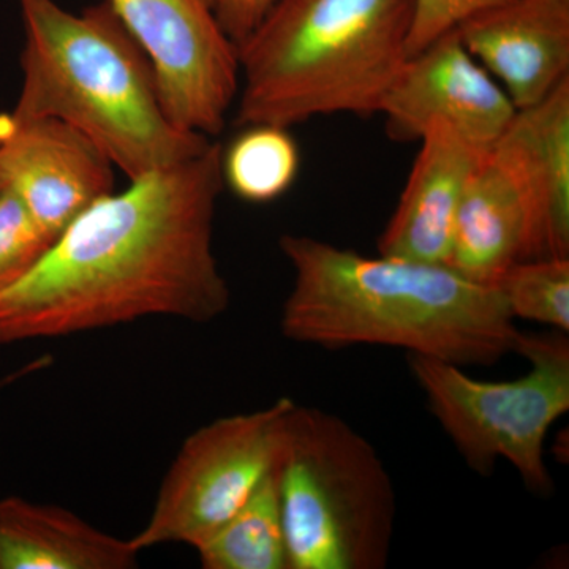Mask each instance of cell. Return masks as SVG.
<instances>
[{
	"label": "cell",
	"mask_w": 569,
	"mask_h": 569,
	"mask_svg": "<svg viewBox=\"0 0 569 569\" xmlns=\"http://www.w3.org/2000/svg\"><path fill=\"white\" fill-rule=\"evenodd\" d=\"M516 112L456 31L407 59L378 110L391 140L419 141L429 123L441 121L482 151L503 137Z\"/></svg>",
	"instance_id": "9"
},
{
	"label": "cell",
	"mask_w": 569,
	"mask_h": 569,
	"mask_svg": "<svg viewBox=\"0 0 569 569\" xmlns=\"http://www.w3.org/2000/svg\"><path fill=\"white\" fill-rule=\"evenodd\" d=\"M415 0H274L238 44L234 123L378 114L408 59Z\"/></svg>",
	"instance_id": "4"
},
{
	"label": "cell",
	"mask_w": 569,
	"mask_h": 569,
	"mask_svg": "<svg viewBox=\"0 0 569 569\" xmlns=\"http://www.w3.org/2000/svg\"><path fill=\"white\" fill-rule=\"evenodd\" d=\"M54 241L20 198L3 187L0 192V293L24 279Z\"/></svg>",
	"instance_id": "19"
},
{
	"label": "cell",
	"mask_w": 569,
	"mask_h": 569,
	"mask_svg": "<svg viewBox=\"0 0 569 569\" xmlns=\"http://www.w3.org/2000/svg\"><path fill=\"white\" fill-rule=\"evenodd\" d=\"M505 133L537 197L542 258H569V78L541 102L516 112Z\"/></svg>",
	"instance_id": "15"
},
{
	"label": "cell",
	"mask_w": 569,
	"mask_h": 569,
	"mask_svg": "<svg viewBox=\"0 0 569 569\" xmlns=\"http://www.w3.org/2000/svg\"><path fill=\"white\" fill-rule=\"evenodd\" d=\"M530 258H542L538 201L522 157L505 133L467 183L447 266L493 287L512 264Z\"/></svg>",
	"instance_id": "11"
},
{
	"label": "cell",
	"mask_w": 569,
	"mask_h": 569,
	"mask_svg": "<svg viewBox=\"0 0 569 569\" xmlns=\"http://www.w3.org/2000/svg\"><path fill=\"white\" fill-rule=\"evenodd\" d=\"M274 462L290 569L388 567L396 490L365 436L291 400L277 421Z\"/></svg>",
	"instance_id": "5"
},
{
	"label": "cell",
	"mask_w": 569,
	"mask_h": 569,
	"mask_svg": "<svg viewBox=\"0 0 569 569\" xmlns=\"http://www.w3.org/2000/svg\"><path fill=\"white\" fill-rule=\"evenodd\" d=\"M291 399L230 415L194 430L156 497L144 529L130 538L138 552L153 546L198 549L233 518L274 460L276 426Z\"/></svg>",
	"instance_id": "7"
},
{
	"label": "cell",
	"mask_w": 569,
	"mask_h": 569,
	"mask_svg": "<svg viewBox=\"0 0 569 569\" xmlns=\"http://www.w3.org/2000/svg\"><path fill=\"white\" fill-rule=\"evenodd\" d=\"M493 288L512 320L533 321L569 335V258L518 261Z\"/></svg>",
	"instance_id": "18"
},
{
	"label": "cell",
	"mask_w": 569,
	"mask_h": 569,
	"mask_svg": "<svg viewBox=\"0 0 569 569\" xmlns=\"http://www.w3.org/2000/svg\"><path fill=\"white\" fill-rule=\"evenodd\" d=\"M518 355L530 370L508 381L478 380L463 367L427 356L408 355V366L430 413L471 470L490 477L503 459L527 489L549 496L545 445L550 427L569 411L568 335L522 332Z\"/></svg>",
	"instance_id": "6"
},
{
	"label": "cell",
	"mask_w": 569,
	"mask_h": 569,
	"mask_svg": "<svg viewBox=\"0 0 569 569\" xmlns=\"http://www.w3.org/2000/svg\"><path fill=\"white\" fill-rule=\"evenodd\" d=\"M279 247L293 271L284 339L323 350L399 348L459 367L518 353L522 331L496 288L447 264L366 257L302 234H283Z\"/></svg>",
	"instance_id": "2"
},
{
	"label": "cell",
	"mask_w": 569,
	"mask_h": 569,
	"mask_svg": "<svg viewBox=\"0 0 569 569\" xmlns=\"http://www.w3.org/2000/svg\"><path fill=\"white\" fill-rule=\"evenodd\" d=\"M140 553L70 509L0 498V569H132Z\"/></svg>",
	"instance_id": "14"
},
{
	"label": "cell",
	"mask_w": 569,
	"mask_h": 569,
	"mask_svg": "<svg viewBox=\"0 0 569 569\" xmlns=\"http://www.w3.org/2000/svg\"><path fill=\"white\" fill-rule=\"evenodd\" d=\"M194 550L204 569H290L274 460L233 518Z\"/></svg>",
	"instance_id": "16"
},
{
	"label": "cell",
	"mask_w": 569,
	"mask_h": 569,
	"mask_svg": "<svg viewBox=\"0 0 569 569\" xmlns=\"http://www.w3.org/2000/svg\"><path fill=\"white\" fill-rule=\"evenodd\" d=\"M0 178L54 239L114 192V164L58 119L13 121L0 114Z\"/></svg>",
	"instance_id": "10"
},
{
	"label": "cell",
	"mask_w": 569,
	"mask_h": 569,
	"mask_svg": "<svg viewBox=\"0 0 569 569\" xmlns=\"http://www.w3.org/2000/svg\"><path fill=\"white\" fill-rule=\"evenodd\" d=\"M148 56L164 110L187 132H223L241 86L238 44L217 0H110Z\"/></svg>",
	"instance_id": "8"
},
{
	"label": "cell",
	"mask_w": 569,
	"mask_h": 569,
	"mask_svg": "<svg viewBox=\"0 0 569 569\" xmlns=\"http://www.w3.org/2000/svg\"><path fill=\"white\" fill-rule=\"evenodd\" d=\"M223 149L130 182L86 209L24 279L0 293V346L144 318L206 325L231 290L213 252Z\"/></svg>",
	"instance_id": "1"
},
{
	"label": "cell",
	"mask_w": 569,
	"mask_h": 569,
	"mask_svg": "<svg viewBox=\"0 0 569 569\" xmlns=\"http://www.w3.org/2000/svg\"><path fill=\"white\" fill-rule=\"evenodd\" d=\"M47 362V358L36 359V361L31 362V365L22 367V369L18 370V372H13L11 373V376L3 378V380H0V388L6 387V385L13 383V381L20 380L21 377L28 376V373L43 369Z\"/></svg>",
	"instance_id": "22"
},
{
	"label": "cell",
	"mask_w": 569,
	"mask_h": 569,
	"mask_svg": "<svg viewBox=\"0 0 569 569\" xmlns=\"http://www.w3.org/2000/svg\"><path fill=\"white\" fill-rule=\"evenodd\" d=\"M396 211L378 238V252L447 264L456 216L471 174L488 151L447 122L429 123Z\"/></svg>",
	"instance_id": "13"
},
{
	"label": "cell",
	"mask_w": 569,
	"mask_h": 569,
	"mask_svg": "<svg viewBox=\"0 0 569 569\" xmlns=\"http://www.w3.org/2000/svg\"><path fill=\"white\" fill-rule=\"evenodd\" d=\"M301 167V156L284 127H244L230 148L223 151V181L231 192L247 203H271L293 186Z\"/></svg>",
	"instance_id": "17"
},
{
	"label": "cell",
	"mask_w": 569,
	"mask_h": 569,
	"mask_svg": "<svg viewBox=\"0 0 569 569\" xmlns=\"http://www.w3.org/2000/svg\"><path fill=\"white\" fill-rule=\"evenodd\" d=\"M507 0H415V17L408 37V58L432 44L447 33L456 31L470 20Z\"/></svg>",
	"instance_id": "20"
},
{
	"label": "cell",
	"mask_w": 569,
	"mask_h": 569,
	"mask_svg": "<svg viewBox=\"0 0 569 569\" xmlns=\"http://www.w3.org/2000/svg\"><path fill=\"white\" fill-rule=\"evenodd\" d=\"M20 2L24 48L13 121L58 119L89 138L130 182L198 156L204 134L176 126L148 56L110 0L73 13Z\"/></svg>",
	"instance_id": "3"
},
{
	"label": "cell",
	"mask_w": 569,
	"mask_h": 569,
	"mask_svg": "<svg viewBox=\"0 0 569 569\" xmlns=\"http://www.w3.org/2000/svg\"><path fill=\"white\" fill-rule=\"evenodd\" d=\"M3 190V182H2V178H0V192H2Z\"/></svg>",
	"instance_id": "23"
},
{
	"label": "cell",
	"mask_w": 569,
	"mask_h": 569,
	"mask_svg": "<svg viewBox=\"0 0 569 569\" xmlns=\"http://www.w3.org/2000/svg\"><path fill=\"white\" fill-rule=\"evenodd\" d=\"M274 0H217V17L236 44L244 41L260 24Z\"/></svg>",
	"instance_id": "21"
},
{
	"label": "cell",
	"mask_w": 569,
	"mask_h": 569,
	"mask_svg": "<svg viewBox=\"0 0 569 569\" xmlns=\"http://www.w3.org/2000/svg\"><path fill=\"white\" fill-rule=\"evenodd\" d=\"M456 32L518 111L569 78V0H507Z\"/></svg>",
	"instance_id": "12"
}]
</instances>
